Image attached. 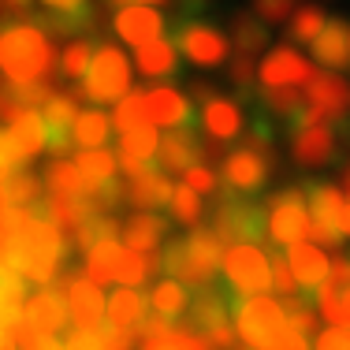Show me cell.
I'll return each mask as SVG.
<instances>
[{
	"instance_id": "1",
	"label": "cell",
	"mask_w": 350,
	"mask_h": 350,
	"mask_svg": "<svg viewBox=\"0 0 350 350\" xmlns=\"http://www.w3.org/2000/svg\"><path fill=\"white\" fill-rule=\"evenodd\" d=\"M53 68H56V49L45 30L38 23H30L27 8L19 15L0 19V71L12 86L49 79Z\"/></svg>"
},
{
	"instance_id": "2",
	"label": "cell",
	"mask_w": 350,
	"mask_h": 350,
	"mask_svg": "<svg viewBox=\"0 0 350 350\" xmlns=\"http://www.w3.org/2000/svg\"><path fill=\"white\" fill-rule=\"evenodd\" d=\"M131 90V64L116 45H97L90 56V68L75 82V94L94 105H116Z\"/></svg>"
},
{
	"instance_id": "3",
	"label": "cell",
	"mask_w": 350,
	"mask_h": 350,
	"mask_svg": "<svg viewBox=\"0 0 350 350\" xmlns=\"http://www.w3.org/2000/svg\"><path fill=\"white\" fill-rule=\"evenodd\" d=\"M350 116V82L336 71H313L302 86V112L295 116V127L306 123H343Z\"/></svg>"
},
{
	"instance_id": "4",
	"label": "cell",
	"mask_w": 350,
	"mask_h": 350,
	"mask_svg": "<svg viewBox=\"0 0 350 350\" xmlns=\"http://www.w3.org/2000/svg\"><path fill=\"white\" fill-rule=\"evenodd\" d=\"M216 239L224 246L235 243H261L265 235V209L257 202H246V198H235V190L224 187L220 209H216Z\"/></svg>"
},
{
	"instance_id": "5",
	"label": "cell",
	"mask_w": 350,
	"mask_h": 350,
	"mask_svg": "<svg viewBox=\"0 0 350 350\" xmlns=\"http://www.w3.org/2000/svg\"><path fill=\"white\" fill-rule=\"evenodd\" d=\"M220 272L239 295H265V291H269V254L257 243L224 246Z\"/></svg>"
},
{
	"instance_id": "6",
	"label": "cell",
	"mask_w": 350,
	"mask_h": 350,
	"mask_svg": "<svg viewBox=\"0 0 350 350\" xmlns=\"http://www.w3.org/2000/svg\"><path fill=\"white\" fill-rule=\"evenodd\" d=\"M306 209H310V231L306 239H313L317 246H343V235H339V213H343V190L336 183H313L306 187Z\"/></svg>"
},
{
	"instance_id": "7",
	"label": "cell",
	"mask_w": 350,
	"mask_h": 350,
	"mask_svg": "<svg viewBox=\"0 0 350 350\" xmlns=\"http://www.w3.org/2000/svg\"><path fill=\"white\" fill-rule=\"evenodd\" d=\"M265 231H269V239L283 250L291 243H302L306 239V231H310V209H306V198L298 187L272 194L269 213H265Z\"/></svg>"
},
{
	"instance_id": "8",
	"label": "cell",
	"mask_w": 350,
	"mask_h": 350,
	"mask_svg": "<svg viewBox=\"0 0 350 350\" xmlns=\"http://www.w3.org/2000/svg\"><path fill=\"white\" fill-rule=\"evenodd\" d=\"M172 45L179 49L194 68H220V64L228 60V53H231L228 38H224L213 23H202V19L179 23V27H175V41H172Z\"/></svg>"
},
{
	"instance_id": "9",
	"label": "cell",
	"mask_w": 350,
	"mask_h": 350,
	"mask_svg": "<svg viewBox=\"0 0 350 350\" xmlns=\"http://www.w3.org/2000/svg\"><path fill=\"white\" fill-rule=\"evenodd\" d=\"M272 146H243L224 157V187L235 194H254L272 175Z\"/></svg>"
},
{
	"instance_id": "10",
	"label": "cell",
	"mask_w": 350,
	"mask_h": 350,
	"mask_svg": "<svg viewBox=\"0 0 350 350\" xmlns=\"http://www.w3.org/2000/svg\"><path fill=\"white\" fill-rule=\"evenodd\" d=\"M239 321V339H246L250 347H261L265 339H272L283 328V306L269 295H250L243 306L235 310Z\"/></svg>"
},
{
	"instance_id": "11",
	"label": "cell",
	"mask_w": 350,
	"mask_h": 350,
	"mask_svg": "<svg viewBox=\"0 0 350 350\" xmlns=\"http://www.w3.org/2000/svg\"><path fill=\"white\" fill-rule=\"evenodd\" d=\"M79 116V94L68 90V94H56L41 105V123H45V149L53 157H68L71 153V123Z\"/></svg>"
},
{
	"instance_id": "12",
	"label": "cell",
	"mask_w": 350,
	"mask_h": 350,
	"mask_svg": "<svg viewBox=\"0 0 350 350\" xmlns=\"http://www.w3.org/2000/svg\"><path fill=\"white\" fill-rule=\"evenodd\" d=\"M336 146H339V135L332 131V123H306V127H295V135H291V157L302 168L328 164L336 157Z\"/></svg>"
},
{
	"instance_id": "13",
	"label": "cell",
	"mask_w": 350,
	"mask_h": 350,
	"mask_svg": "<svg viewBox=\"0 0 350 350\" xmlns=\"http://www.w3.org/2000/svg\"><path fill=\"white\" fill-rule=\"evenodd\" d=\"M112 27H116V38L138 49L164 34V15L153 4H120V12L112 15Z\"/></svg>"
},
{
	"instance_id": "14",
	"label": "cell",
	"mask_w": 350,
	"mask_h": 350,
	"mask_svg": "<svg viewBox=\"0 0 350 350\" xmlns=\"http://www.w3.org/2000/svg\"><path fill=\"white\" fill-rule=\"evenodd\" d=\"M313 75L310 60H306L298 49L291 45H280L265 56V64L257 68V79L261 86H306V79Z\"/></svg>"
},
{
	"instance_id": "15",
	"label": "cell",
	"mask_w": 350,
	"mask_h": 350,
	"mask_svg": "<svg viewBox=\"0 0 350 350\" xmlns=\"http://www.w3.org/2000/svg\"><path fill=\"white\" fill-rule=\"evenodd\" d=\"M317 64L328 71H347L350 68V23L347 19H324L321 34L310 41Z\"/></svg>"
},
{
	"instance_id": "16",
	"label": "cell",
	"mask_w": 350,
	"mask_h": 350,
	"mask_svg": "<svg viewBox=\"0 0 350 350\" xmlns=\"http://www.w3.org/2000/svg\"><path fill=\"white\" fill-rule=\"evenodd\" d=\"M283 261H287V269H291V276H295L298 287H321L324 276H328V265H332V257L324 254L317 243H291L287 246V254H283Z\"/></svg>"
},
{
	"instance_id": "17",
	"label": "cell",
	"mask_w": 350,
	"mask_h": 350,
	"mask_svg": "<svg viewBox=\"0 0 350 350\" xmlns=\"http://www.w3.org/2000/svg\"><path fill=\"white\" fill-rule=\"evenodd\" d=\"M157 161H161L164 172H187L190 164L202 161V142L194 135V123H183V127H175L168 138H161V146H157Z\"/></svg>"
},
{
	"instance_id": "18",
	"label": "cell",
	"mask_w": 350,
	"mask_h": 350,
	"mask_svg": "<svg viewBox=\"0 0 350 350\" xmlns=\"http://www.w3.org/2000/svg\"><path fill=\"white\" fill-rule=\"evenodd\" d=\"M157 146H161V135H157V127H149V123H142V127H135V131H123L120 135V153H116L120 172L138 175L142 168H149V161L157 157Z\"/></svg>"
},
{
	"instance_id": "19",
	"label": "cell",
	"mask_w": 350,
	"mask_h": 350,
	"mask_svg": "<svg viewBox=\"0 0 350 350\" xmlns=\"http://www.w3.org/2000/svg\"><path fill=\"white\" fill-rule=\"evenodd\" d=\"M4 142L12 146V153L19 157V161L38 157L41 149H45V123H41V116L34 108H23L12 123H4Z\"/></svg>"
},
{
	"instance_id": "20",
	"label": "cell",
	"mask_w": 350,
	"mask_h": 350,
	"mask_svg": "<svg viewBox=\"0 0 350 350\" xmlns=\"http://www.w3.org/2000/svg\"><path fill=\"white\" fill-rule=\"evenodd\" d=\"M172 198V179L157 168H142L138 175H131V183L123 187V202H131L135 209H161Z\"/></svg>"
},
{
	"instance_id": "21",
	"label": "cell",
	"mask_w": 350,
	"mask_h": 350,
	"mask_svg": "<svg viewBox=\"0 0 350 350\" xmlns=\"http://www.w3.org/2000/svg\"><path fill=\"white\" fill-rule=\"evenodd\" d=\"M146 123L149 127H183L190 123V101L179 90L157 86L146 94Z\"/></svg>"
},
{
	"instance_id": "22",
	"label": "cell",
	"mask_w": 350,
	"mask_h": 350,
	"mask_svg": "<svg viewBox=\"0 0 350 350\" xmlns=\"http://www.w3.org/2000/svg\"><path fill=\"white\" fill-rule=\"evenodd\" d=\"M68 317H75L79 328H101L105 324V298L101 287L90 280H71L68 283Z\"/></svg>"
},
{
	"instance_id": "23",
	"label": "cell",
	"mask_w": 350,
	"mask_h": 350,
	"mask_svg": "<svg viewBox=\"0 0 350 350\" xmlns=\"http://www.w3.org/2000/svg\"><path fill=\"white\" fill-rule=\"evenodd\" d=\"M64 321H68V302L56 291H41L38 298L27 302V310H23V324L41 332V336H56L64 328Z\"/></svg>"
},
{
	"instance_id": "24",
	"label": "cell",
	"mask_w": 350,
	"mask_h": 350,
	"mask_svg": "<svg viewBox=\"0 0 350 350\" xmlns=\"http://www.w3.org/2000/svg\"><path fill=\"white\" fill-rule=\"evenodd\" d=\"M202 123H205V131L216 138V142H231L243 131V108H239L235 101H228V97H220V94H213L209 101H202Z\"/></svg>"
},
{
	"instance_id": "25",
	"label": "cell",
	"mask_w": 350,
	"mask_h": 350,
	"mask_svg": "<svg viewBox=\"0 0 350 350\" xmlns=\"http://www.w3.org/2000/svg\"><path fill=\"white\" fill-rule=\"evenodd\" d=\"M228 45L235 49V56L257 60L261 49H269V30H265V23L257 19V15L239 12L235 19H231V41H228Z\"/></svg>"
},
{
	"instance_id": "26",
	"label": "cell",
	"mask_w": 350,
	"mask_h": 350,
	"mask_svg": "<svg viewBox=\"0 0 350 350\" xmlns=\"http://www.w3.org/2000/svg\"><path fill=\"white\" fill-rule=\"evenodd\" d=\"M135 64L146 79H168V75H175V68H179V49L164 38L146 41V45H138Z\"/></svg>"
},
{
	"instance_id": "27",
	"label": "cell",
	"mask_w": 350,
	"mask_h": 350,
	"mask_svg": "<svg viewBox=\"0 0 350 350\" xmlns=\"http://www.w3.org/2000/svg\"><path fill=\"white\" fill-rule=\"evenodd\" d=\"M164 228H168V220L157 213H135L127 224H123V243H127V250H138V254H149L157 243L164 239Z\"/></svg>"
},
{
	"instance_id": "28",
	"label": "cell",
	"mask_w": 350,
	"mask_h": 350,
	"mask_svg": "<svg viewBox=\"0 0 350 350\" xmlns=\"http://www.w3.org/2000/svg\"><path fill=\"white\" fill-rule=\"evenodd\" d=\"M75 168L82 175V190H97L101 183L116 179V172H120V164H116V153H108V149H82L79 161H75Z\"/></svg>"
},
{
	"instance_id": "29",
	"label": "cell",
	"mask_w": 350,
	"mask_h": 350,
	"mask_svg": "<svg viewBox=\"0 0 350 350\" xmlns=\"http://www.w3.org/2000/svg\"><path fill=\"white\" fill-rule=\"evenodd\" d=\"M105 313H108L105 321L112 324V328L135 332L138 321L146 317V298H142L135 287H123V291H116V295H112V302H105Z\"/></svg>"
},
{
	"instance_id": "30",
	"label": "cell",
	"mask_w": 350,
	"mask_h": 350,
	"mask_svg": "<svg viewBox=\"0 0 350 350\" xmlns=\"http://www.w3.org/2000/svg\"><path fill=\"white\" fill-rule=\"evenodd\" d=\"M187 250H190V257H194V265L205 272V276H216L220 272V257H224V243L216 239V231L213 228H194L187 235Z\"/></svg>"
},
{
	"instance_id": "31",
	"label": "cell",
	"mask_w": 350,
	"mask_h": 350,
	"mask_svg": "<svg viewBox=\"0 0 350 350\" xmlns=\"http://www.w3.org/2000/svg\"><path fill=\"white\" fill-rule=\"evenodd\" d=\"M38 194H41V183H38V175H30V172L15 168L0 179V202H4L8 209H30V205L38 202Z\"/></svg>"
},
{
	"instance_id": "32",
	"label": "cell",
	"mask_w": 350,
	"mask_h": 350,
	"mask_svg": "<svg viewBox=\"0 0 350 350\" xmlns=\"http://www.w3.org/2000/svg\"><path fill=\"white\" fill-rule=\"evenodd\" d=\"M112 131V120L105 112H79L71 123V146L79 149H101Z\"/></svg>"
},
{
	"instance_id": "33",
	"label": "cell",
	"mask_w": 350,
	"mask_h": 350,
	"mask_svg": "<svg viewBox=\"0 0 350 350\" xmlns=\"http://www.w3.org/2000/svg\"><path fill=\"white\" fill-rule=\"evenodd\" d=\"M120 243L116 239H101L86 250V280L97 283V287H108L112 283V269H116V257H120Z\"/></svg>"
},
{
	"instance_id": "34",
	"label": "cell",
	"mask_w": 350,
	"mask_h": 350,
	"mask_svg": "<svg viewBox=\"0 0 350 350\" xmlns=\"http://www.w3.org/2000/svg\"><path fill=\"white\" fill-rule=\"evenodd\" d=\"M324 19H328V15H324L317 4H298L295 12H291V19H287V38L295 41V45H310V41L321 34Z\"/></svg>"
},
{
	"instance_id": "35",
	"label": "cell",
	"mask_w": 350,
	"mask_h": 350,
	"mask_svg": "<svg viewBox=\"0 0 350 350\" xmlns=\"http://www.w3.org/2000/svg\"><path fill=\"white\" fill-rule=\"evenodd\" d=\"M112 131H135V127H142L146 123V94L142 90H127V94L116 101V108H112Z\"/></svg>"
},
{
	"instance_id": "36",
	"label": "cell",
	"mask_w": 350,
	"mask_h": 350,
	"mask_svg": "<svg viewBox=\"0 0 350 350\" xmlns=\"http://www.w3.org/2000/svg\"><path fill=\"white\" fill-rule=\"evenodd\" d=\"M257 97H261V105L269 108L272 116L295 120V116L302 112V86H261Z\"/></svg>"
},
{
	"instance_id": "37",
	"label": "cell",
	"mask_w": 350,
	"mask_h": 350,
	"mask_svg": "<svg viewBox=\"0 0 350 350\" xmlns=\"http://www.w3.org/2000/svg\"><path fill=\"white\" fill-rule=\"evenodd\" d=\"M149 306H153L161 317L175 321V317L187 310V287H183L179 280H161L153 287V295H149Z\"/></svg>"
},
{
	"instance_id": "38",
	"label": "cell",
	"mask_w": 350,
	"mask_h": 350,
	"mask_svg": "<svg viewBox=\"0 0 350 350\" xmlns=\"http://www.w3.org/2000/svg\"><path fill=\"white\" fill-rule=\"evenodd\" d=\"M19 298H23L19 276H15L12 269H4V265H0V328H12L15 317H23Z\"/></svg>"
},
{
	"instance_id": "39",
	"label": "cell",
	"mask_w": 350,
	"mask_h": 350,
	"mask_svg": "<svg viewBox=\"0 0 350 350\" xmlns=\"http://www.w3.org/2000/svg\"><path fill=\"white\" fill-rule=\"evenodd\" d=\"M112 280L120 287H138L142 280H149V254H138V250H120L116 257Z\"/></svg>"
},
{
	"instance_id": "40",
	"label": "cell",
	"mask_w": 350,
	"mask_h": 350,
	"mask_svg": "<svg viewBox=\"0 0 350 350\" xmlns=\"http://www.w3.org/2000/svg\"><path fill=\"white\" fill-rule=\"evenodd\" d=\"M317 321H321V313L313 310L310 298H302L295 291V295H287V306H283V324H287L291 332H298V336H310L317 328Z\"/></svg>"
},
{
	"instance_id": "41",
	"label": "cell",
	"mask_w": 350,
	"mask_h": 350,
	"mask_svg": "<svg viewBox=\"0 0 350 350\" xmlns=\"http://www.w3.org/2000/svg\"><path fill=\"white\" fill-rule=\"evenodd\" d=\"M90 56H94V45H90L86 38H71L68 49L60 53V60H56V68H60L64 79L79 82L82 75H86V68H90Z\"/></svg>"
},
{
	"instance_id": "42",
	"label": "cell",
	"mask_w": 350,
	"mask_h": 350,
	"mask_svg": "<svg viewBox=\"0 0 350 350\" xmlns=\"http://www.w3.org/2000/svg\"><path fill=\"white\" fill-rule=\"evenodd\" d=\"M45 183H49V190H53V194H86V190H82V175H79V168H75L71 161H64V157L49 161Z\"/></svg>"
},
{
	"instance_id": "43",
	"label": "cell",
	"mask_w": 350,
	"mask_h": 350,
	"mask_svg": "<svg viewBox=\"0 0 350 350\" xmlns=\"http://www.w3.org/2000/svg\"><path fill=\"white\" fill-rule=\"evenodd\" d=\"M172 216L179 224H187V228H198L202 224V194H194L190 187H172Z\"/></svg>"
},
{
	"instance_id": "44",
	"label": "cell",
	"mask_w": 350,
	"mask_h": 350,
	"mask_svg": "<svg viewBox=\"0 0 350 350\" xmlns=\"http://www.w3.org/2000/svg\"><path fill=\"white\" fill-rule=\"evenodd\" d=\"M298 8V0H254V15L265 23V27H280V23L291 19V12Z\"/></svg>"
},
{
	"instance_id": "45",
	"label": "cell",
	"mask_w": 350,
	"mask_h": 350,
	"mask_svg": "<svg viewBox=\"0 0 350 350\" xmlns=\"http://www.w3.org/2000/svg\"><path fill=\"white\" fill-rule=\"evenodd\" d=\"M269 287L280 291L283 298L298 291V283H295V276H291L287 261H283V257H276V254H269Z\"/></svg>"
},
{
	"instance_id": "46",
	"label": "cell",
	"mask_w": 350,
	"mask_h": 350,
	"mask_svg": "<svg viewBox=\"0 0 350 350\" xmlns=\"http://www.w3.org/2000/svg\"><path fill=\"white\" fill-rule=\"evenodd\" d=\"M183 187H190L194 194H213L216 190V172L205 168V161L190 164L187 172H183Z\"/></svg>"
},
{
	"instance_id": "47",
	"label": "cell",
	"mask_w": 350,
	"mask_h": 350,
	"mask_svg": "<svg viewBox=\"0 0 350 350\" xmlns=\"http://www.w3.org/2000/svg\"><path fill=\"white\" fill-rule=\"evenodd\" d=\"M254 350H310V343H306V336H298V332H291L287 324H283L276 336L265 339V343L254 347Z\"/></svg>"
},
{
	"instance_id": "48",
	"label": "cell",
	"mask_w": 350,
	"mask_h": 350,
	"mask_svg": "<svg viewBox=\"0 0 350 350\" xmlns=\"http://www.w3.org/2000/svg\"><path fill=\"white\" fill-rule=\"evenodd\" d=\"M313 350H350V328H343V324H332V328H324L321 336H317Z\"/></svg>"
},
{
	"instance_id": "49",
	"label": "cell",
	"mask_w": 350,
	"mask_h": 350,
	"mask_svg": "<svg viewBox=\"0 0 350 350\" xmlns=\"http://www.w3.org/2000/svg\"><path fill=\"white\" fill-rule=\"evenodd\" d=\"M254 79H257L254 60H246V56H231V82H235L243 94H250V90H254Z\"/></svg>"
},
{
	"instance_id": "50",
	"label": "cell",
	"mask_w": 350,
	"mask_h": 350,
	"mask_svg": "<svg viewBox=\"0 0 350 350\" xmlns=\"http://www.w3.org/2000/svg\"><path fill=\"white\" fill-rule=\"evenodd\" d=\"M64 350H105L101 328H79V332L68 339V347H64Z\"/></svg>"
},
{
	"instance_id": "51",
	"label": "cell",
	"mask_w": 350,
	"mask_h": 350,
	"mask_svg": "<svg viewBox=\"0 0 350 350\" xmlns=\"http://www.w3.org/2000/svg\"><path fill=\"white\" fill-rule=\"evenodd\" d=\"M19 112H23V105L15 97V86L12 82H0V123H12Z\"/></svg>"
},
{
	"instance_id": "52",
	"label": "cell",
	"mask_w": 350,
	"mask_h": 350,
	"mask_svg": "<svg viewBox=\"0 0 350 350\" xmlns=\"http://www.w3.org/2000/svg\"><path fill=\"white\" fill-rule=\"evenodd\" d=\"M142 350H179L175 347V328H172V336H164V339H142Z\"/></svg>"
},
{
	"instance_id": "53",
	"label": "cell",
	"mask_w": 350,
	"mask_h": 350,
	"mask_svg": "<svg viewBox=\"0 0 350 350\" xmlns=\"http://www.w3.org/2000/svg\"><path fill=\"white\" fill-rule=\"evenodd\" d=\"M41 4H45L49 12H75V8L90 4V0H41Z\"/></svg>"
},
{
	"instance_id": "54",
	"label": "cell",
	"mask_w": 350,
	"mask_h": 350,
	"mask_svg": "<svg viewBox=\"0 0 350 350\" xmlns=\"http://www.w3.org/2000/svg\"><path fill=\"white\" fill-rule=\"evenodd\" d=\"M27 4H30V0H0V19H8V15H19Z\"/></svg>"
},
{
	"instance_id": "55",
	"label": "cell",
	"mask_w": 350,
	"mask_h": 350,
	"mask_svg": "<svg viewBox=\"0 0 350 350\" xmlns=\"http://www.w3.org/2000/svg\"><path fill=\"white\" fill-rule=\"evenodd\" d=\"M339 235L350 239V202H343V213H339Z\"/></svg>"
},
{
	"instance_id": "56",
	"label": "cell",
	"mask_w": 350,
	"mask_h": 350,
	"mask_svg": "<svg viewBox=\"0 0 350 350\" xmlns=\"http://www.w3.org/2000/svg\"><path fill=\"white\" fill-rule=\"evenodd\" d=\"M205 4H209V0H179V12L190 15V12H202Z\"/></svg>"
},
{
	"instance_id": "57",
	"label": "cell",
	"mask_w": 350,
	"mask_h": 350,
	"mask_svg": "<svg viewBox=\"0 0 350 350\" xmlns=\"http://www.w3.org/2000/svg\"><path fill=\"white\" fill-rule=\"evenodd\" d=\"M343 328H350V291L343 295Z\"/></svg>"
},
{
	"instance_id": "58",
	"label": "cell",
	"mask_w": 350,
	"mask_h": 350,
	"mask_svg": "<svg viewBox=\"0 0 350 350\" xmlns=\"http://www.w3.org/2000/svg\"><path fill=\"white\" fill-rule=\"evenodd\" d=\"M108 4L120 8V4H161V0H108Z\"/></svg>"
},
{
	"instance_id": "59",
	"label": "cell",
	"mask_w": 350,
	"mask_h": 350,
	"mask_svg": "<svg viewBox=\"0 0 350 350\" xmlns=\"http://www.w3.org/2000/svg\"><path fill=\"white\" fill-rule=\"evenodd\" d=\"M343 187H347V198H350V164L343 168Z\"/></svg>"
}]
</instances>
